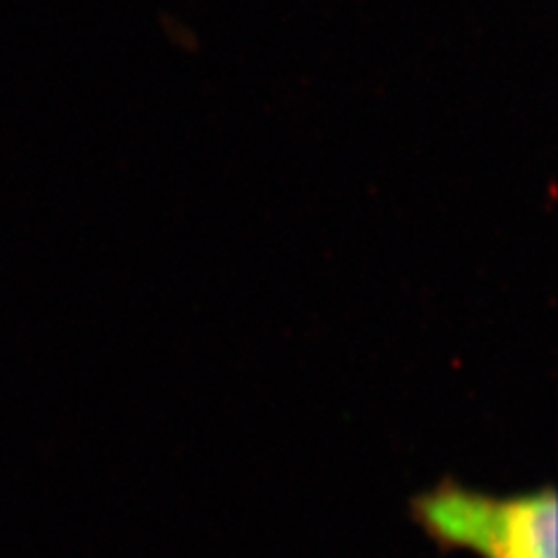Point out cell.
<instances>
[{
	"label": "cell",
	"instance_id": "obj_1",
	"mask_svg": "<svg viewBox=\"0 0 558 558\" xmlns=\"http://www.w3.org/2000/svg\"><path fill=\"white\" fill-rule=\"evenodd\" d=\"M412 519L442 549L480 558H558V500L551 486L488 496L445 480L416 496Z\"/></svg>",
	"mask_w": 558,
	"mask_h": 558
}]
</instances>
